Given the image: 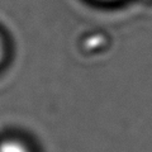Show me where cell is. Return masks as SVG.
I'll return each mask as SVG.
<instances>
[{
  "label": "cell",
  "mask_w": 152,
  "mask_h": 152,
  "mask_svg": "<svg viewBox=\"0 0 152 152\" xmlns=\"http://www.w3.org/2000/svg\"><path fill=\"white\" fill-rule=\"evenodd\" d=\"M0 152H31V151L20 141L5 140L0 142Z\"/></svg>",
  "instance_id": "6da1fadb"
},
{
  "label": "cell",
  "mask_w": 152,
  "mask_h": 152,
  "mask_svg": "<svg viewBox=\"0 0 152 152\" xmlns=\"http://www.w3.org/2000/svg\"><path fill=\"white\" fill-rule=\"evenodd\" d=\"M4 53H5V51H4V45H3L1 38H0V64H1V61L4 58Z\"/></svg>",
  "instance_id": "7a4b0ae2"
},
{
  "label": "cell",
  "mask_w": 152,
  "mask_h": 152,
  "mask_svg": "<svg viewBox=\"0 0 152 152\" xmlns=\"http://www.w3.org/2000/svg\"><path fill=\"white\" fill-rule=\"evenodd\" d=\"M102 1H115V0H102Z\"/></svg>",
  "instance_id": "3957f363"
}]
</instances>
